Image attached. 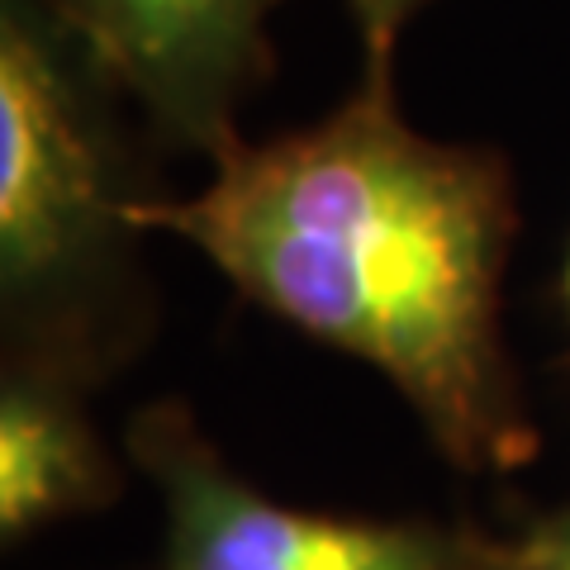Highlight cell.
<instances>
[{
    "label": "cell",
    "instance_id": "obj_5",
    "mask_svg": "<svg viewBox=\"0 0 570 570\" xmlns=\"http://www.w3.org/2000/svg\"><path fill=\"white\" fill-rule=\"evenodd\" d=\"M86 381L6 356L0 381V538L20 547L81 513L110 509L124 475L86 414Z\"/></svg>",
    "mask_w": 570,
    "mask_h": 570
},
{
    "label": "cell",
    "instance_id": "obj_1",
    "mask_svg": "<svg viewBox=\"0 0 570 570\" xmlns=\"http://www.w3.org/2000/svg\"><path fill=\"white\" fill-rule=\"evenodd\" d=\"M134 219L205 253L257 309L385 376L452 466L509 475L538 456L504 347L519 238L509 163L419 134L395 77H362L309 129L234 142L195 195H142Z\"/></svg>",
    "mask_w": 570,
    "mask_h": 570
},
{
    "label": "cell",
    "instance_id": "obj_6",
    "mask_svg": "<svg viewBox=\"0 0 570 570\" xmlns=\"http://www.w3.org/2000/svg\"><path fill=\"white\" fill-rule=\"evenodd\" d=\"M452 570H570V504L523 523L519 532L461 528Z\"/></svg>",
    "mask_w": 570,
    "mask_h": 570
},
{
    "label": "cell",
    "instance_id": "obj_2",
    "mask_svg": "<svg viewBox=\"0 0 570 570\" xmlns=\"http://www.w3.org/2000/svg\"><path fill=\"white\" fill-rule=\"evenodd\" d=\"M105 86L39 0L0 6V314L6 356L86 385L138 343L142 195L96 100Z\"/></svg>",
    "mask_w": 570,
    "mask_h": 570
},
{
    "label": "cell",
    "instance_id": "obj_8",
    "mask_svg": "<svg viewBox=\"0 0 570 570\" xmlns=\"http://www.w3.org/2000/svg\"><path fill=\"white\" fill-rule=\"evenodd\" d=\"M561 291H566V314H570V257H566V281H561Z\"/></svg>",
    "mask_w": 570,
    "mask_h": 570
},
{
    "label": "cell",
    "instance_id": "obj_3",
    "mask_svg": "<svg viewBox=\"0 0 570 570\" xmlns=\"http://www.w3.org/2000/svg\"><path fill=\"white\" fill-rule=\"evenodd\" d=\"M129 461L167 513V570H452L461 528L347 519L262 494L176 400L129 419Z\"/></svg>",
    "mask_w": 570,
    "mask_h": 570
},
{
    "label": "cell",
    "instance_id": "obj_4",
    "mask_svg": "<svg viewBox=\"0 0 570 570\" xmlns=\"http://www.w3.org/2000/svg\"><path fill=\"white\" fill-rule=\"evenodd\" d=\"M91 71L134 96L186 153L224 157L238 105L272 77L266 20L281 0H39Z\"/></svg>",
    "mask_w": 570,
    "mask_h": 570
},
{
    "label": "cell",
    "instance_id": "obj_7",
    "mask_svg": "<svg viewBox=\"0 0 570 570\" xmlns=\"http://www.w3.org/2000/svg\"><path fill=\"white\" fill-rule=\"evenodd\" d=\"M423 6L428 0H347L356 33H362V48H366V77H390V58H395L400 33Z\"/></svg>",
    "mask_w": 570,
    "mask_h": 570
}]
</instances>
